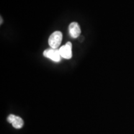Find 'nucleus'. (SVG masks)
<instances>
[{
    "mask_svg": "<svg viewBox=\"0 0 134 134\" xmlns=\"http://www.w3.org/2000/svg\"><path fill=\"white\" fill-rule=\"evenodd\" d=\"M43 56L50 58L53 61L58 62L61 60V55H60L59 48H48L44 50L43 53Z\"/></svg>",
    "mask_w": 134,
    "mask_h": 134,
    "instance_id": "2",
    "label": "nucleus"
},
{
    "mask_svg": "<svg viewBox=\"0 0 134 134\" xmlns=\"http://www.w3.org/2000/svg\"><path fill=\"white\" fill-rule=\"evenodd\" d=\"M69 32L70 35L73 38H77L81 34V29L80 25L76 22L71 23L69 25Z\"/></svg>",
    "mask_w": 134,
    "mask_h": 134,
    "instance_id": "5",
    "label": "nucleus"
},
{
    "mask_svg": "<svg viewBox=\"0 0 134 134\" xmlns=\"http://www.w3.org/2000/svg\"><path fill=\"white\" fill-rule=\"evenodd\" d=\"M1 18V23H0V24H3V18H2V17H1V18Z\"/></svg>",
    "mask_w": 134,
    "mask_h": 134,
    "instance_id": "6",
    "label": "nucleus"
},
{
    "mask_svg": "<svg viewBox=\"0 0 134 134\" xmlns=\"http://www.w3.org/2000/svg\"><path fill=\"white\" fill-rule=\"evenodd\" d=\"M72 44L70 42H68L65 46H62L59 48L60 55L62 58L65 59H70L72 57Z\"/></svg>",
    "mask_w": 134,
    "mask_h": 134,
    "instance_id": "3",
    "label": "nucleus"
},
{
    "mask_svg": "<svg viewBox=\"0 0 134 134\" xmlns=\"http://www.w3.org/2000/svg\"><path fill=\"white\" fill-rule=\"evenodd\" d=\"M7 120L8 122L12 124L15 129H21L24 125V121H23V119L15 115L10 114L8 117Z\"/></svg>",
    "mask_w": 134,
    "mask_h": 134,
    "instance_id": "4",
    "label": "nucleus"
},
{
    "mask_svg": "<svg viewBox=\"0 0 134 134\" xmlns=\"http://www.w3.org/2000/svg\"><path fill=\"white\" fill-rule=\"evenodd\" d=\"M63 38V34L60 31H55L50 35L48 38V44L52 48H58L61 44Z\"/></svg>",
    "mask_w": 134,
    "mask_h": 134,
    "instance_id": "1",
    "label": "nucleus"
}]
</instances>
